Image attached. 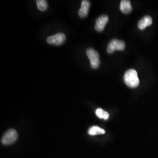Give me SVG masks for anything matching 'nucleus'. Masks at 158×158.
Returning a JSON list of instances; mask_svg holds the SVG:
<instances>
[{"label":"nucleus","instance_id":"nucleus-3","mask_svg":"<svg viewBox=\"0 0 158 158\" xmlns=\"http://www.w3.org/2000/svg\"><path fill=\"white\" fill-rule=\"evenodd\" d=\"M87 55L90 61V65L93 69H97L100 64V55L97 51L93 48H89L86 51Z\"/></svg>","mask_w":158,"mask_h":158},{"label":"nucleus","instance_id":"nucleus-11","mask_svg":"<svg viewBox=\"0 0 158 158\" xmlns=\"http://www.w3.org/2000/svg\"><path fill=\"white\" fill-rule=\"evenodd\" d=\"M96 115L100 118L107 120L109 118V114L107 111L103 110L102 108H97L96 110Z\"/></svg>","mask_w":158,"mask_h":158},{"label":"nucleus","instance_id":"nucleus-6","mask_svg":"<svg viewBox=\"0 0 158 158\" xmlns=\"http://www.w3.org/2000/svg\"><path fill=\"white\" fill-rule=\"evenodd\" d=\"M108 21V17L106 15H102L98 17L96 21L95 29L98 32H102L106 27Z\"/></svg>","mask_w":158,"mask_h":158},{"label":"nucleus","instance_id":"nucleus-9","mask_svg":"<svg viewBox=\"0 0 158 158\" xmlns=\"http://www.w3.org/2000/svg\"><path fill=\"white\" fill-rule=\"evenodd\" d=\"M132 8L130 1L123 0L120 4V10L124 14H129L132 11Z\"/></svg>","mask_w":158,"mask_h":158},{"label":"nucleus","instance_id":"nucleus-1","mask_svg":"<svg viewBox=\"0 0 158 158\" xmlns=\"http://www.w3.org/2000/svg\"><path fill=\"white\" fill-rule=\"evenodd\" d=\"M124 80L125 84L131 88H135L139 85V79L134 69H129L124 74Z\"/></svg>","mask_w":158,"mask_h":158},{"label":"nucleus","instance_id":"nucleus-5","mask_svg":"<svg viewBox=\"0 0 158 158\" xmlns=\"http://www.w3.org/2000/svg\"><path fill=\"white\" fill-rule=\"evenodd\" d=\"M46 40L49 44L60 45L64 42L66 40V36L62 33H59L48 37Z\"/></svg>","mask_w":158,"mask_h":158},{"label":"nucleus","instance_id":"nucleus-7","mask_svg":"<svg viewBox=\"0 0 158 158\" xmlns=\"http://www.w3.org/2000/svg\"><path fill=\"white\" fill-rule=\"evenodd\" d=\"M90 7V2L87 0L81 1V7L79 9L78 14L80 18H85L88 15Z\"/></svg>","mask_w":158,"mask_h":158},{"label":"nucleus","instance_id":"nucleus-10","mask_svg":"<svg viewBox=\"0 0 158 158\" xmlns=\"http://www.w3.org/2000/svg\"><path fill=\"white\" fill-rule=\"evenodd\" d=\"M106 132L105 130L100 128L97 126H93L89 128L88 131V133L90 135H97L100 134H104Z\"/></svg>","mask_w":158,"mask_h":158},{"label":"nucleus","instance_id":"nucleus-2","mask_svg":"<svg viewBox=\"0 0 158 158\" xmlns=\"http://www.w3.org/2000/svg\"><path fill=\"white\" fill-rule=\"evenodd\" d=\"M18 133L17 131L14 129L8 130L1 139V142L3 145H10L13 144L18 139Z\"/></svg>","mask_w":158,"mask_h":158},{"label":"nucleus","instance_id":"nucleus-4","mask_svg":"<svg viewBox=\"0 0 158 158\" xmlns=\"http://www.w3.org/2000/svg\"><path fill=\"white\" fill-rule=\"evenodd\" d=\"M125 48L124 42L121 40L114 39L111 40L108 44L107 46V52L112 53L115 51H124Z\"/></svg>","mask_w":158,"mask_h":158},{"label":"nucleus","instance_id":"nucleus-8","mask_svg":"<svg viewBox=\"0 0 158 158\" xmlns=\"http://www.w3.org/2000/svg\"><path fill=\"white\" fill-rule=\"evenodd\" d=\"M152 23V19L150 16H145L141 18L138 23V28L143 30Z\"/></svg>","mask_w":158,"mask_h":158},{"label":"nucleus","instance_id":"nucleus-12","mask_svg":"<svg viewBox=\"0 0 158 158\" xmlns=\"http://www.w3.org/2000/svg\"><path fill=\"white\" fill-rule=\"evenodd\" d=\"M36 5L38 9L41 11H45L48 8V2L46 0H37Z\"/></svg>","mask_w":158,"mask_h":158}]
</instances>
